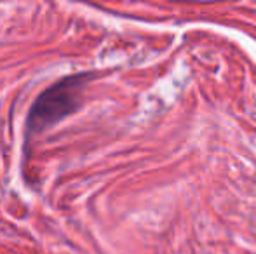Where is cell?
Listing matches in <instances>:
<instances>
[{
    "label": "cell",
    "mask_w": 256,
    "mask_h": 254,
    "mask_svg": "<svg viewBox=\"0 0 256 254\" xmlns=\"http://www.w3.org/2000/svg\"><path fill=\"white\" fill-rule=\"evenodd\" d=\"M86 78H88L86 75L63 78L52 87H49L48 91L42 92L30 112L28 129L32 132L42 131V129L61 120L63 117L70 115L78 105L80 89L84 87Z\"/></svg>",
    "instance_id": "cell-1"
}]
</instances>
